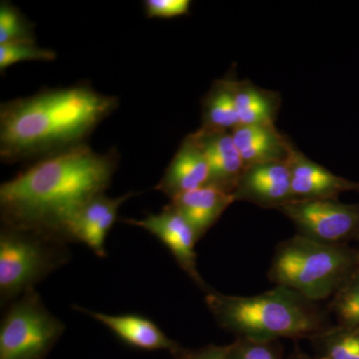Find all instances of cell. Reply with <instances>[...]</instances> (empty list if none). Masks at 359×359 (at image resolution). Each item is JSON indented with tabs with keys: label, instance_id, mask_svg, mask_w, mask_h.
Segmentation results:
<instances>
[{
	"label": "cell",
	"instance_id": "cell-1",
	"mask_svg": "<svg viewBox=\"0 0 359 359\" xmlns=\"http://www.w3.org/2000/svg\"><path fill=\"white\" fill-rule=\"evenodd\" d=\"M118 163L117 151L97 153L87 144L34 161L0 186L1 224L69 244L71 219L106 192Z\"/></svg>",
	"mask_w": 359,
	"mask_h": 359
},
{
	"label": "cell",
	"instance_id": "cell-2",
	"mask_svg": "<svg viewBox=\"0 0 359 359\" xmlns=\"http://www.w3.org/2000/svg\"><path fill=\"white\" fill-rule=\"evenodd\" d=\"M119 106L89 84L43 89L0 106V159L37 161L86 144Z\"/></svg>",
	"mask_w": 359,
	"mask_h": 359
},
{
	"label": "cell",
	"instance_id": "cell-3",
	"mask_svg": "<svg viewBox=\"0 0 359 359\" xmlns=\"http://www.w3.org/2000/svg\"><path fill=\"white\" fill-rule=\"evenodd\" d=\"M205 302L219 327L238 339L261 342L311 339L332 327L316 302L280 285L252 297L209 290Z\"/></svg>",
	"mask_w": 359,
	"mask_h": 359
},
{
	"label": "cell",
	"instance_id": "cell-4",
	"mask_svg": "<svg viewBox=\"0 0 359 359\" xmlns=\"http://www.w3.org/2000/svg\"><path fill=\"white\" fill-rule=\"evenodd\" d=\"M359 266V248L295 235L276 245L268 276L309 301L330 299Z\"/></svg>",
	"mask_w": 359,
	"mask_h": 359
},
{
	"label": "cell",
	"instance_id": "cell-5",
	"mask_svg": "<svg viewBox=\"0 0 359 359\" xmlns=\"http://www.w3.org/2000/svg\"><path fill=\"white\" fill-rule=\"evenodd\" d=\"M70 259L66 243L1 224L0 230V302L7 306Z\"/></svg>",
	"mask_w": 359,
	"mask_h": 359
},
{
	"label": "cell",
	"instance_id": "cell-6",
	"mask_svg": "<svg viewBox=\"0 0 359 359\" xmlns=\"http://www.w3.org/2000/svg\"><path fill=\"white\" fill-rule=\"evenodd\" d=\"M65 325L44 306L35 289L9 304L0 325V359H45Z\"/></svg>",
	"mask_w": 359,
	"mask_h": 359
},
{
	"label": "cell",
	"instance_id": "cell-7",
	"mask_svg": "<svg viewBox=\"0 0 359 359\" xmlns=\"http://www.w3.org/2000/svg\"><path fill=\"white\" fill-rule=\"evenodd\" d=\"M299 235L332 245L359 241V204L339 200H292L278 209Z\"/></svg>",
	"mask_w": 359,
	"mask_h": 359
},
{
	"label": "cell",
	"instance_id": "cell-8",
	"mask_svg": "<svg viewBox=\"0 0 359 359\" xmlns=\"http://www.w3.org/2000/svg\"><path fill=\"white\" fill-rule=\"evenodd\" d=\"M124 222L147 231L160 240L173 255L180 268L201 289L205 290V292H209V287L205 285L198 271L197 254L195 250L198 242L197 236L192 226L171 205L163 208L162 211L158 214H150L141 219H125Z\"/></svg>",
	"mask_w": 359,
	"mask_h": 359
},
{
	"label": "cell",
	"instance_id": "cell-9",
	"mask_svg": "<svg viewBox=\"0 0 359 359\" xmlns=\"http://www.w3.org/2000/svg\"><path fill=\"white\" fill-rule=\"evenodd\" d=\"M233 195L236 201L266 209H280L294 200L289 162L271 161L245 168Z\"/></svg>",
	"mask_w": 359,
	"mask_h": 359
},
{
	"label": "cell",
	"instance_id": "cell-10",
	"mask_svg": "<svg viewBox=\"0 0 359 359\" xmlns=\"http://www.w3.org/2000/svg\"><path fill=\"white\" fill-rule=\"evenodd\" d=\"M135 195L136 193L129 192L110 198L104 193L90 199L68 224L66 231L68 242L82 243L97 256H107L106 238L117 219L120 207Z\"/></svg>",
	"mask_w": 359,
	"mask_h": 359
},
{
	"label": "cell",
	"instance_id": "cell-11",
	"mask_svg": "<svg viewBox=\"0 0 359 359\" xmlns=\"http://www.w3.org/2000/svg\"><path fill=\"white\" fill-rule=\"evenodd\" d=\"M294 200H337L340 194L359 193V182L342 178L309 159L294 144L289 158Z\"/></svg>",
	"mask_w": 359,
	"mask_h": 359
},
{
	"label": "cell",
	"instance_id": "cell-12",
	"mask_svg": "<svg viewBox=\"0 0 359 359\" xmlns=\"http://www.w3.org/2000/svg\"><path fill=\"white\" fill-rule=\"evenodd\" d=\"M75 309L102 323L118 339L134 348L147 351H167L173 354L175 358L185 349L167 337L157 323L147 316L135 313H97L79 306H75Z\"/></svg>",
	"mask_w": 359,
	"mask_h": 359
},
{
	"label": "cell",
	"instance_id": "cell-13",
	"mask_svg": "<svg viewBox=\"0 0 359 359\" xmlns=\"http://www.w3.org/2000/svg\"><path fill=\"white\" fill-rule=\"evenodd\" d=\"M209 165L195 132L187 135L170 162L156 190L170 199L207 185Z\"/></svg>",
	"mask_w": 359,
	"mask_h": 359
},
{
	"label": "cell",
	"instance_id": "cell-14",
	"mask_svg": "<svg viewBox=\"0 0 359 359\" xmlns=\"http://www.w3.org/2000/svg\"><path fill=\"white\" fill-rule=\"evenodd\" d=\"M195 134L204 149L209 165L207 185L233 194L245 166L231 131L200 127Z\"/></svg>",
	"mask_w": 359,
	"mask_h": 359
},
{
	"label": "cell",
	"instance_id": "cell-15",
	"mask_svg": "<svg viewBox=\"0 0 359 359\" xmlns=\"http://www.w3.org/2000/svg\"><path fill=\"white\" fill-rule=\"evenodd\" d=\"M233 202V194L205 185L177 196L170 205L192 226L199 241Z\"/></svg>",
	"mask_w": 359,
	"mask_h": 359
},
{
	"label": "cell",
	"instance_id": "cell-16",
	"mask_svg": "<svg viewBox=\"0 0 359 359\" xmlns=\"http://www.w3.org/2000/svg\"><path fill=\"white\" fill-rule=\"evenodd\" d=\"M231 134L245 168L289 158L292 141L276 125H238Z\"/></svg>",
	"mask_w": 359,
	"mask_h": 359
},
{
	"label": "cell",
	"instance_id": "cell-17",
	"mask_svg": "<svg viewBox=\"0 0 359 359\" xmlns=\"http://www.w3.org/2000/svg\"><path fill=\"white\" fill-rule=\"evenodd\" d=\"M236 108L238 125H276L280 111L278 92L261 88L249 80H235Z\"/></svg>",
	"mask_w": 359,
	"mask_h": 359
},
{
	"label": "cell",
	"instance_id": "cell-18",
	"mask_svg": "<svg viewBox=\"0 0 359 359\" xmlns=\"http://www.w3.org/2000/svg\"><path fill=\"white\" fill-rule=\"evenodd\" d=\"M236 78L228 76L217 79L202 99V125L201 128L231 131L238 126L236 108Z\"/></svg>",
	"mask_w": 359,
	"mask_h": 359
},
{
	"label": "cell",
	"instance_id": "cell-19",
	"mask_svg": "<svg viewBox=\"0 0 359 359\" xmlns=\"http://www.w3.org/2000/svg\"><path fill=\"white\" fill-rule=\"evenodd\" d=\"M309 340L318 351V359H359V327L332 325Z\"/></svg>",
	"mask_w": 359,
	"mask_h": 359
},
{
	"label": "cell",
	"instance_id": "cell-20",
	"mask_svg": "<svg viewBox=\"0 0 359 359\" xmlns=\"http://www.w3.org/2000/svg\"><path fill=\"white\" fill-rule=\"evenodd\" d=\"M328 311L334 316L337 327H359V266L330 299Z\"/></svg>",
	"mask_w": 359,
	"mask_h": 359
},
{
	"label": "cell",
	"instance_id": "cell-21",
	"mask_svg": "<svg viewBox=\"0 0 359 359\" xmlns=\"http://www.w3.org/2000/svg\"><path fill=\"white\" fill-rule=\"evenodd\" d=\"M36 42L34 25L11 2L0 4V45Z\"/></svg>",
	"mask_w": 359,
	"mask_h": 359
},
{
	"label": "cell",
	"instance_id": "cell-22",
	"mask_svg": "<svg viewBox=\"0 0 359 359\" xmlns=\"http://www.w3.org/2000/svg\"><path fill=\"white\" fill-rule=\"evenodd\" d=\"M57 54L51 49L40 47L36 42H18L0 45V71L4 72L9 66L23 61L55 60Z\"/></svg>",
	"mask_w": 359,
	"mask_h": 359
},
{
	"label": "cell",
	"instance_id": "cell-23",
	"mask_svg": "<svg viewBox=\"0 0 359 359\" xmlns=\"http://www.w3.org/2000/svg\"><path fill=\"white\" fill-rule=\"evenodd\" d=\"M276 342L237 339L231 344L230 359H282Z\"/></svg>",
	"mask_w": 359,
	"mask_h": 359
},
{
	"label": "cell",
	"instance_id": "cell-24",
	"mask_svg": "<svg viewBox=\"0 0 359 359\" xmlns=\"http://www.w3.org/2000/svg\"><path fill=\"white\" fill-rule=\"evenodd\" d=\"M190 0H145L144 11L148 18H173L190 13Z\"/></svg>",
	"mask_w": 359,
	"mask_h": 359
},
{
	"label": "cell",
	"instance_id": "cell-25",
	"mask_svg": "<svg viewBox=\"0 0 359 359\" xmlns=\"http://www.w3.org/2000/svg\"><path fill=\"white\" fill-rule=\"evenodd\" d=\"M231 344L208 346L196 351L184 349L176 359H230Z\"/></svg>",
	"mask_w": 359,
	"mask_h": 359
},
{
	"label": "cell",
	"instance_id": "cell-26",
	"mask_svg": "<svg viewBox=\"0 0 359 359\" xmlns=\"http://www.w3.org/2000/svg\"><path fill=\"white\" fill-rule=\"evenodd\" d=\"M289 359H318V358H311L308 354L302 353V351H294L292 355L290 356Z\"/></svg>",
	"mask_w": 359,
	"mask_h": 359
},
{
	"label": "cell",
	"instance_id": "cell-27",
	"mask_svg": "<svg viewBox=\"0 0 359 359\" xmlns=\"http://www.w3.org/2000/svg\"><path fill=\"white\" fill-rule=\"evenodd\" d=\"M358 242H359V241H358Z\"/></svg>",
	"mask_w": 359,
	"mask_h": 359
}]
</instances>
